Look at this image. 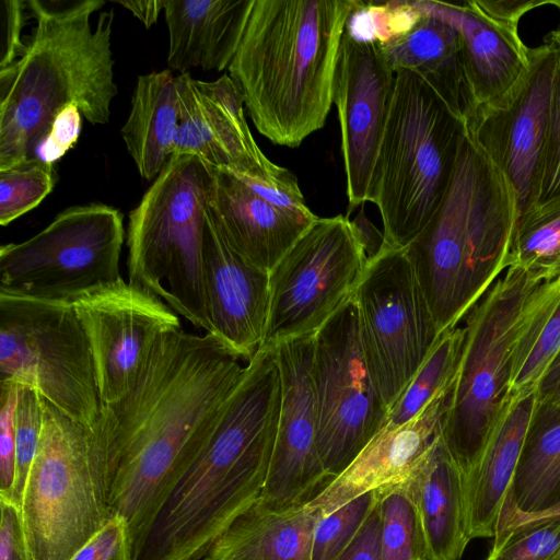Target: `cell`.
Instances as JSON below:
<instances>
[{
    "label": "cell",
    "instance_id": "obj_40",
    "mask_svg": "<svg viewBox=\"0 0 560 560\" xmlns=\"http://www.w3.org/2000/svg\"><path fill=\"white\" fill-rule=\"evenodd\" d=\"M15 483L12 502L21 506L30 469L36 456L43 428V398L22 385L15 410Z\"/></svg>",
    "mask_w": 560,
    "mask_h": 560
},
{
    "label": "cell",
    "instance_id": "obj_3",
    "mask_svg": "<svg viewBox=\"0 0 560 560\" xmlns=\"http://www.w3.org/2000/svg\"><path fill=\"white\" fill-rule=\"evenodd\" d=\"M102 0H28L25 49L0 70V171L36 156L57 114L77 106L92 125L109 120L117 94L110 49L114 11Z\"/></svg>",
    "mask_w": 560,
    "mask_h": 560
},
{
    "label": "cell",
    "instance_id": "obj_47",
    "mask_svg": "<svg viewBox=\"0 0 560 560\" xmlns=\"http://www.w3.org/2000/svg\"><path fill=\"white\" fill-rule=\"evenodd\" d=\"M382 515L374 504L355 536L336 560H382Z\"/></svg>",
    "mask_w": 560,
    "mask_h": 560
},
{
    "label": "cell",
    "instance_id": "obj_10",
    "mask_svg": "<svg viewBox=\"0 0 560 560\" xmlns=\"http://www.w3.org/2000/svg\"><path fill=\"white\" fill-rule=\"evenodd\" d=\"M20 509L32 560H70L113 517L88 429L44 398Z\"/></svg>",
    "mask_w": 560,
    "mask_h": 560
},
{
    "label": "cell",
    "instance_id": "obj_26",
    "mask_svg": "<svg viewBox=\"0 0 560 560\" xmlns=\"http://www.w3.org/2000/svg\"><path fill=\"white\" fill-rule=\"evenodd\" d=\"M400 488L416 503L427 560H459L471 540L467 530L464 476L442 436L419 471Z\"/></svg>",
    "mask_w": 560,
    "mask_h": 560
},
{
    "label": "cell",
    "instance_id": "obj_37",
    "mask_svg": "<svg viewBox=\"0 0 560 560\" xmlns=\"http://www.w3.org/2000/svg\"><path fill=\"white\" fill-rule=\"evenodd\" d=\"M422 16L416 0L359 1L346 25L354 38L386 45L410 32Z\"/></svg>",
    "mask_w": 560,
    "mask_h": 560
},
{
    "label": "cell",
    "instance_id": "obj_41",
    "mask_svg": "<svg viewBox=\"0 0 560 560\" xmlns=\"http://www.w3.org/2000/svg\"><path fill=\"white\" fill-rule=\"evenodd\" d=\"M22 385L0 383V498L12 502L15 483V410Z\"/></svg>",
    "mask_w": 560,
    "mask_h": 560
},
{
    "label": "cell",
    "instance_id": "obj_46",
    "mask_svg": "<svg viewBox=\"0 0 560 560\" xmlns=\"http://www.w3.org/2000/svg\"><path fill=\"white\" fill-rule=\"evenodd\" d=\"M0 560H32L21 509L0 498Z\"/></svg>",
    "mask_w": 560,
    "mask_h": 560
},
{
    "label": "cell",
    "instance_id": "obj_28",
    "mask_svg": "<svg viewBox=\"0 0 560 560\" xmlns=\"http://www.w3.org/2000/svg\"><path fill=\"white\" fill-rule=\"evenodd\" d=\"M319 518L306 502L275 511L256 501L201 560H311L313 534Z\"/></svg>",
    "mask_w": 560,
    "mask_h": 560
},
{
    "label": "cell",
    "instance_id": "obj_21",
    "mask_svg": "<svg viewBox=\"0 0 560 560\" xmlns=\"http://www.w3.org/2000/svg\"><path fill=\"white\" fill-rule=\"evenodd\" d=\"M203 268L210 335L248 363L258 352L265 336L269 272L230 246L208 209Z\"/></svg>",
    "mask_w": 560,
    "mask_h": 560
},
{
    "label": "cell",
    "instance_id": "obj_24",
    "mask_svg": "<svg viewBox=\"0 0 560 560\" xmlns=\"http://www.w3.org/2000/svg\"><path fill=\"white\" fill-rule=\"evenodd\" d=\"M537 402V392L509 395L476 467L464 478L470 539L497 533Z\"/></svg>",
    "mask_w": 560,
    "mask_h": 560
},
{
    "label": "cell",
    "instance_id": "obj_22",
    "mask_svg": "<svg viewBox=\"0 0 560 560\" xmlns=\"http://www.w3.org/2000/svg\"><path fill=\"white\" fill-rule=\"evenodd\" d=\"M450 389L405 424H384L351 464L306 503L322 517L366 492L381 493L405 486L441 436Z\"/></svg>",
    "mask_w": 560,
    "mask_h": 560
},
{
    "label": "cell",
    "instance_id": "obj_33",
    "mask_svg": "<svg viewBox=\"0 0 560 560\" xmlns=\"http://www.w3.org/2000/svg\"><path fill=\"white\" fill-rule=\"evenodd\" d=\"M509 267L541 281L560 275V206L521 215Z\"/></svg>",
    "mask_w": 560,
    "mask_h": 560
},
{
    "label": "cell",
    "instance_id": "obj_36",
    "mask_svg": "<svg viewBox=\"0 0 560 560\" xmlns=\"http://www.w3.org/2000/svg\"><path fill=\"white\" fill-rule=\"evenodd\" d=\"M54 164L37 158L0 171V224L37 207L55 186Z\"/></svg>",
    "mask_w": 560,
    "mask_h": 560
},
{
    "label": "cell",
    "instance_id": "obj_44",
    "mask_svg": "<svg viewBox=\"0 0 560 560\" xmlns=\"http://www.w3.org/2000/svg\"><path fill=\"white\" fill-rule=\"evenodd\" d=\"M27 10V1L0 0V70L12 65L25 49L21 35Z\"/></svg>",
    "mask_w": 560,
    "mask_h": 560
},
{
    "label": "cell",
    "instance_id": "obj_31",
    "mask_svg": "<svg viewBox=\"0 0 560 560\" xmlns=\"http://www.w3.org/2000/svg\"><path fill=\"white\" fill-rule=\"evenodd\" d=\"M560 352V275L538 283L522 308L512 353L510 394L537 392Z\"/></svg>",
    "mask_w": 560,
    "mask_h": 560
},
{
    "label": "cell",
    "instance_id": "obj_14",
    "mask_svg": "<svg viewBox=\"0 0 560 560\" xmlns=\"http://www.w3.org/2000/svg\"><path fill=\"white\" fill-rule=\"evenodd\" d=\"M318 454L330 479L384 427L388 410L370 373L352 298L315 335Z\"/></svg>",
    "mask_w": 560,
    "mask_h": 560
},
{
    "label": "cell",
    "instance_id": "obj_20",
    "mask_svg": "<svg viewBox=\"0 0 560 560\" xmlns=\"http://www.w3.org/2000/svg\"><path fill=\"white\" fill-rule=\"evenodd\" d=\"M557 59L558 51L548 44L530 48L529 67L518 83L500 101L478 108L466 121L512 183L522 213L530 205Z\"/></svg>",
    "mask_w": 560,
    "mask_h": 560
},
{
    "label": "cell",
    "instance_id": "obj_23",
    "mask_svg": "<svg viewBox=\"0 0 560 560\" xmlns=\"http://www.w3.org/2000/svg\"><path fill=\"white\" fill-rule=\"evenodd\" d=\"M208 213L238 254L270 272L311 224L273 207L233 173L213 168Z\"/></svg>",
    "mask_w": 560,
    "mask_h": 560
},
{
    "label": "cell",
    "instance_id": "obj_12",
    "mask_svg": "<svg viewBox=\"0 0 560 560\" xmlns=\"http://www.w3.org/2000/svg\"><path fill=\"white\" fill-rule=\"evenodd\" d=\"M368 254L348 217L317 218L269 272L262 343L316 334L355 293Z\"/></svg>",
    "mask_w": 560,
    "mask_h": 560
},
{
    "label": "cell",
    "instance_id": "obj_2",
    "mask_svg": "<svg viewBox=\"0 0 560 560\" xmlns=\"http://www.w3.org/2000/svg\"><path fill=\"white\" fill-rule=\"evenodd\" d=\"M281 405L273 349L246 363L210 440L161 504L132 560H201L261 495Z\"/></svg>",
    "mask_w": 560,
    "mask_h": 560
},
{
    "label": "cell",
    "instance_id": "obj_11",
    "mask_svg": "<svg viewBox=\"0 0 560 560\" xmlns=\"http://www.w3.org/2000/svg\"><path fill=\"white\" fill-rule=\"evenodd\" d=\"M124 215L110 206H73L40 232L0 248V290L66 300L120 279Z\"/></svg>",
    "mask_w": 560,
    "mask_h": 560
},
{
    "label": "cell",
    "instance_id": "obj_7",
    "mask_svg": "<svg viewBox=\"0 0 560 560\" xmlns=\"http://www.w3.org/2000/svg\"><path fill=\"white\" fill-rule=\"evenodd\" d=\"M212 183L213 167L200 158L172 155L129 213L126 235L128 281L209 335L203 236Z\"/></svg>",
    "mask_w": 560,
    "mask_h": 560
},
{
    "label": "cell",
    "instance_id": "obj_49",
    "mask_svg": "<svg viewBox=\"0 0 560 560\" xmlns=\"http://www.w3.org/2000/svg\"><path fill=\"white\" fill-rule=\"evenodd\" d=\"M118 3L128 9L137 19H139L147 28L156 23L159 15L164 10L165 0H140V1H118Z\"/></svg>",
    "mask_w": 560,
    "mask_h": 560
},
{
    "label": "cell",
    "instance_id": "obj_42",
    "mask_svg": "<svg viewBox=\"0 0 560 560\" xmlns=\"http://www.w3.org/2000/svg\"><path fill=\"white\" fill-rule=\"evenodd\" d=\"M70 560H132L129 526L113 516Z\"/></svg>",
    "mask_w": 560,
    "mask_h": 560
},
{
    "label": "cell",
    "instance_id": "obj_34",
    "mask_svg": "<svg viewBox=\"0 0 560 560\" xmlns=\"http://www.w3.org/2000/svg\"><path fill=\"white\" fill-rule=\"evenodd\" d=\"M493 538L485 560H560V512L515 516Z\"/></svg>",
    "mask_w": 560,
    "mask_h": 560
},
{
    "label": "cell",
    "instance_id": "obj_4",
    "mask_svg": "<svg viewBox=\"0 0 560 560\" xmlns=\"http://www.w3.org/2000/svg\"><path fill=\"white\" fill-rule=\"evenodd\" d=\"M358 0H254L229 66L244 106L271 143L298 148L322 129L347 22Z\"/></svg>",
    "mask_w": 560,
    "mask_h": 560
},
{
    "label": "cell",
    "instance_id": "obj_9",
    "mask_svg": "<svg viewBox=\"0 0 560 560\" xmlns=\"http://www.w3.org/2000/svg\"><path fill=\"white\" fill-rule=\"evenodd\" d=\"M0 383L35 389L91 429L103 401L91 345L71 301L0 290Z\"/></svg>",
    "mask_w": 560,
    "mask_h": 560
},
{
    "label": "cell",
    "instance_id": "obj_25",
    "mask_svg": "<svg viewBox=\"0 0 560 560\" xmlns=\"http://www.w3.org/2000/svg\"><path fill=\"white\" fill-rule=\"evenodd\" d=\"M254 0H165L168 31L167 65L223 71L243 38Z\"/></svg>",
    "mask_w": 560,
    "mask_h": 560
},
{
    "label": "cell",
    "instance_id": "obj_35",
    "mask_svg": "<svg viewBox=\"0 0 560 560\" xmlns=\"http://www.w3.org/2000/svg\"><path fill=\"white\" fill-rule=\"evenodd\" d=\"M376 495L382 515V560H427L420 518L410 493L396 488Z\"/></svg>",
    "mask_w": 560,
    "mask_h": 560
},
{
    "label": "cell",
    "instance_id": "obj_27",
    "mask_svg": "<svg viewBox=\"0 0 560 560\" xmlns=\"http://www.w3.org/2000/svg\"><path fill=\"white\" fill-rule=\"evenodd\" d=\"M421 12L420 21L410 32L380 45L382 52L394 72L409 70L425 79L452 112L466 122L471 116V103L459 33L450 22Z\"/></svg>",
    "mask_w": 560,
    "mask_h": 560
},
{
    "label": "cell",
    "instance_id": "obj_51",
    "mask_svg": "<svg viewBox=\"0 0 560 560\" xmlns=\"http://www.w3.org/2000/svg\"><path fill=\"white\" fill-rule=\"evenodd\" d=\"M546 5H553L560 11V0H546Z\"/></svg>",
    "mask_w": 560,
    "mask_h": 560
},
{
    "label": "cell",
    "instance_id": "obj_13",
    "mask_svg": "<svg viewBox=\"0 0 560 560\" xmlns=\"http://www.w3.org/2000/svg\"><path fill=\"white\" fill-rule=\"evenodd\" d=\"M353 299L365 360L389 412L442 334L405 248L384 242Z\"/></svg>",
    "mask_w": 560,
    "mask_h": 560
},
{
    "label": "cell",
    "instance_id": "obj_45",
    "mask_svg": "<svg viewBox=\"0 0 560 560\" xmlns=\"http://www.w3.org/2000/svg\"><path fill=\"white\" fill-rule=\"evenodd\" d=\"M82 117L80 109L74 105L61 109L35 158L51 164L59 160L78 141Z\"/></svg>",
    "mask_w": 560,
    "mask_h": 560
},
{
    "label": "cell",
    "instance_id": "obj_18",
    "mask_svg": "<svg viewBox=\"0 0 560 560\" xmlns=\"http://www.w3.org/2000/svg\"><path fill=\"white\" fill-rule=\"evenodd\" d=\"M417 3L421 10L450 22L459 33L471 115L500 101L526 73L530 47L521 38L520 21L527 12L546 5V0Z\"/></svg>",
    "mask_w": 560,
    "mask_h": 560
},
{
    "label": "cell",
    "instance_id": "obj_16",
    "mask_svg": "<svg viewBox=\"0 0 560 560\" xmlns=\"http://www.w3.org/2000/svg\"><path fill=\"white\" fill-rule=\"evenodd\" d=\"M315 335L273 348L281 378V405L272 457L260 498L269 510L303 504L331 480L317 443V408L313 378Z\"/></svg>",
    "mask_w": 560,
    "mask_h": 560
},
{
    "label": "cell",
    "instance_id": "obj_17",
    "mask_svg": "<svg viewBox=\"0 0 560 560\" xmlns=\"http://www.w3.org/2000/svg\"><path fill=\"white\" fill-rule=\"evenodd\" d=\"M395 89V72L380 44L346 30L337 59L332 103L338 109L348 211L370 201L376 156Z\"/></svg>",
    "mask_w": 560,
    "mask_h": 560
},
{
    "label": "cell",
    "instance_id": "obj_19",
    "mask_svg": "<svg viewBox=\"0 0 560 560\" xmlns=\"http://www.w3.org/2000/svg\"><path fill=\"white\" fill-rule=\"evenodd\" d=\"M178 128L173 155L200 158L242 179L277 182L290 171L272 163L256 143L243 100L229 74L214 81L175 77Z\"/></svg>",
    "mask_w": 560,
    "mask_h": 560
},
{
    "label": "cell",
    "instance_id": "obj_32",
    "mask_svg": "<svg viewBox=\"0 0 560 560\" xmlns=\"http://www.w3.org/2000/svg\"><path fill=\"white\" fill-rule=\"evenodd\" d=\"M463 328L444 331L412 380L389 410L385 424L401 425L416 418L452 386L462 349Z\"/></svg>",
    "mask_w": 560,
    "mask_h": 560
},
{
    "label": "cell",
    "instance_id": "obj_15",
    "mask_svg": "<svg viewBox=\"0 0 560 560\" xmlns=\"http://www.w3.org/2000/svg\"><path fill=\"white\" fill-rule=\"evenodd\" d=\"M71 302L91 345L103 404L130 389L160 335L182 327L160 298L122 278Z\"/></svg>",
    "mask_w": 560,
    "mask_h": 560
},
{
    "label": "cell",
    "instance_id": "obj_39",
    "mask_svg": "<svg viewBox=\"0 0 560 560\" xmlns=\"http://www.w3.org/2000/svg\"><path fill=\"white\" fill-rule=\"evenodd\" d=\"M376 501V492H366L322 516L314 529L311 560H336L355 536Z\"/></svg>",
    "mask_w": 560,
    "mask_h": 560
},
{
    "label": "cell",
    "instance_id": "obj_48",
    "mask_svg": "<svg viewBox=\"0 0 560 560\" xmlns=\"http://www.w3.org/2000/svg\"><path fill=\"white\" fill-rule=\"evenodd\" d=\"M539 402L560 406V352L545 371L538 387Z\"/></svg>",
    "mask_w": 560,
    "mask_h": 560
},
{
    "label": "cell",
    "instance_id": "obj_30",
    "mask_svg": "<svg viewBox=\"0 0 560 560\" xmlns=\"http://www.w3.org/2000/svg\"><path fill=\"white\" fill-rule=\"evenodd\" d=\"M178 119L172 71L165 69L139 75L121 137L142 178H156L173 155Z\"/></svg>",
    "mask_w": 560,
    "mask_h": 560
},
{
    "label": "cell",
    "instance_id": "obj_1",
    "mask_svg": "<svg viewBox=\"0 0 560 560\" xmlns=\"http://www.w3.org/2000/svg\"><path fill=\"white\" fill-rule=\"evenodd\" d=\"M241 361L212 335L165 331L130 389L88 429L106 504L126 520L132 551L214 432Z\"/></svg>",
    "mask_w": 560,
    "mask_h": 560
},
{
    "label": "cell",
    "instance_id": "obj_5",
    "mask_svg": "<svg viewBox=\"0 0 560 560\" xmlns=\"http://www.w3.org/2000/svg\"><path fill=\"white\" fill-rule=\"evenodd\" d=\"M521 213L512 183L465 124L445 196L404 247L441 334L509 268Z\"/></svg>",
    "mask_w": 560,
    "mask_h": 560
},
{
    "label": "cell",
    "instance_id": "obj_38",
    "mask_svg": "<svg viewBox=\"0 0 560 560\" xmlns=\"http://www.w3.org/2000/svg\"><path fill=\"white\" fill-rule=\"evenodd\" d=\"M560 206V52L555 69L542 149L536 166L527 211ZM523 212V213H525ZM522 213V214H523Z\"/></svg>",
    "mask_w": 560,
    "mask_h": 560
},
{
    "label": "cell",
    "instance_id": "obj_6",
    "mask_svg": "<svg viewBox=\"0 0 560 560\" xmlns=\"http://www.w3.org/2000/svg\"><path fill=\"white\" fill-rule=\"evenodd\" d=\"M464 125L420 74L395 72L370 195L386 244L406 247L436 212L450 185Z\"/></svg>",
    "mask_w": 560,
    "mask_h": 560
},
{
    "label": "cell",
    "instance_id": "obj_50",
    "mask_svg": "<svg viewBox=\"0 0 560 560\" xmlns=\"http://www.w3.org/2000/svg\"><path fill=\"white\" fill-rule=\"evenodd\" d=\"M544 43L552 46L560 52V24L545 36Z\"/></svg>",
    "mask_w": 560,
    "mask_h": 560
},
{
    "label": "cell",
    "instance_id": "obj_8",
    "mask_svg": "<svg viewBox=\"0 0 560 560\" xmlns=\"http://www.w3.org/2000/svg\"><path fill=\"white\" fill-rule=\"evenodd\" d=\"M542 282L509 267L465 316L457 370L442 420V441L464 478L476 467L510 395L518 318Z\"/></svg>",
    "mask_w": 560,
    "mask_h": 560
},
{
    "label": "cell",
    "instance_id": "obj_43",
    "mask_svg": "<svg viewBox=\"0 0 560 560\" xmlns=\"http://www.w3.org/2000/svg\"><path fill=\"white\" fill-rule=\"evenodd\" d=\"M242 180L267 202L304 223L312 224L318 218L306 206L298 180L291 172L271 183Z\"/></svg>",
    "mask_w": 560,
    "mask_h": 560
},
{
    "label": "cell",
    "instance_id": "obj_29",
    "mask_svg": "<svg viewBox=\"0 0 560 560\" xmlns=\"http://www.w3.org/2000/svg\"><path fill=\"white\" fill-rule=\"evenodd\" d=\"M555 512H560V406L538 401L498 529L515 516Z\"/></svg>",
    "mask_w": 560,
    "mask_h": 560
}]
</instances>
